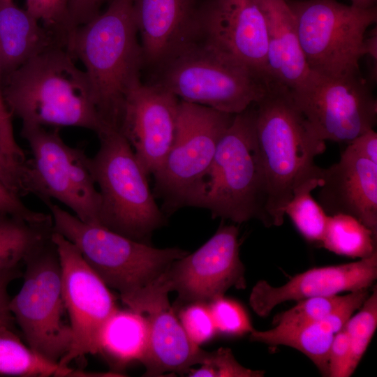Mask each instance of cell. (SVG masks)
<instances>
[{"instance_id":"cell-7","label":"cell","mask_w":377,"mask_h":377,"mask_svg":"<svg viewBox=\"0 0 377 377\" xmlns=\"http://www.w3.org/2000/svg\"><path fill=\"white\" fill-rule=\"evenodd\" d=\"M235 115L179 100L172 145L152 175L163 212L202 208L206 177L219 142Z\"/></svg>"},{"instance_id":"cell-44","label":"cell","mask_w":377,"mask_h":377,"mask_svg":"<svg viewBox=\"0 0 377 377\" xmlns=\"http://www.w3.org/2000/svg\"><path fill=\"white\" fill-rule=\"evenodd\" d=\"M353 6L362 8H368L375 6L376 0H350Z\"/></svg>"},{"instance_id":"cell-10","label":"cell","mask_w":377,"mask_h":377,"mask_svg":"<svg viewBox=\"0 0 377 377\" xmlns=\"http://www.w3.org/2000/svg\"><path fill=\"white\" fill-rule=\"evenodd\" d=\"M21 135L32 155L25 163L27 193L44 203L54 199L82 221L100 225L101 195L84 151L65 143L59 128L22 126Z\"/></svg>"},{"instance_id":"cell-12","label":"cell","mask_w":377,"mask_h":377,"mask_svg":"<svg viewBox=\"0 0 377 377\" xmlns=\"http://www.w3.org/2000/svg\"><path fill=\"white\" fill-rule=\"evenodd\" d=\"M293 101L321 140L348 143L374 129L377 100L361 74L334 77L312 72Z\"/></svg>"},{"instance_id":"cell-8","label":"cell","mask_w":377,"mask_h":377,"mask_svg":"<svg viewBox=\"0 0 377 377\" xmlns=\"http://www.w3.org/2000/svg\"><path fill=\"white\" fill-rule=\"evenodd\" d=\"M161 69V82L179 100L228 114L257 103L269 84L250 69L196 39Z\"/></svg>"},{"instance_id":"cell-1","label":"cell","mask_w":377,"mask_h":377,"mask_svg":"<svg viewBox=\"0 0 377 377\" xmlns=\"http://www.w3.org/2000/svg\"><path fill=\"white\" fill-rule=\"evenodd\" d=\"M2 94L22 126L104 128L84 70L65 46L53 45L5 77Z\"/></svg>"},{"instance_id":"cell-32","label":"cell","mask_w":377,"mask_h":377,"mask_svg":"<svg viewBox=\"0 0 377 377\" xmlns=\"http://www.w3.org/2000/svg\"><path fill=\"white\" fill-rule=\"evenodd\" d=\"M191 377H262L263 370H253L240 364L230 349L220 348L208 352L205 360L199 369H191L187 374Z\"/></svg>"},{"instance_id":"cell-22","label":"cell","mask_w":377,"mask_h":377,"mask_svg":"<svg viewBox=\"0 0 377 377\" xmlns=\"http://www.w3.org/2000/svg\"><path fill=\"white\" fill-rule=\"evenodd\" d=\"M63 44L13 0H0V70L4 77L55 45Z\"/></svg>"},{"instance_id":"cell-29","label":"cell","mask_w":377,"mask_h":377,"mask_svg":"<svg viewBox=\"0 0 377 377\" xmlns=\"http://www.w3.org/2000/svg\"><path fill=\"white\" fill-rule=\"evenodd\" d=\"M360 310L350 316L343 326L350 346V371L358 366L377 327V290L375 289L360 307Z\"/></svg>"},{"instance_id":"cell-27","label":"cell","mask_w":377,"mask_h":377,"mask_svg":"<svg viewBox=\"0 0 377 377\" xmlns=\"http://www.w3.org/2000/svg\"><path fill=\"white\" fill-rule=\"evenodd\" d=\"M73 369L63 368L25 345L15 333L0 334V374L23 377L71 376Z\"/></svg>"},{"instance_id":"cell-19","label":"cell","mask_w":377,"mask_h":377,"mask_svg":"<svg viewBox=\"0 0 377 377\" xmlns=\"http://www.w3.org/2000/svg\"><path fill=\"white\" fill-rule=\"evenodd\" d=\"M133 9L144 63L161 68L197 39L192 0H133Z\"/></svg>"},{"instance_id":"cell-31","label":"cell","mask_w":377,"mask_h":377,"mask_svg":"<svg viewBox=\"0 0 377 377\" xmlns=\"http://www.w3.org/2000/svg\"><path fill=\"white\" fill-rule=\"evenodd\" d=\"M208 304L217 333L239 336L254 329L246 311L237 302L223 295L211 300Z\"/></svg>"},{"instance_id":"cell-25","label":"cell","mask_w":377,"mask_h":377,"mask_svg":"<svg viewBox=\"0 0 377 377\" xmlns=\"http://www.w3.org/2000/svg\"><path fill=\"white\" fill-rule=\"evenodd\" d=\"M52 231V221L31 223L0 213V270L18 267L50 239Z\"/></svg>"},{"instance_id":"cell-35","label":"cell","mask_w":377,"mask_h":377,"mask_svg":"<svg viewBox=\"0 0 377 377\" xmlns=\"http://www.w3.org/2000/svg\"><path fill=\"white\" fill-rule=\"evenodd\" d=\"M0 213L18 216L31 223L52 221L51 214L35 212L27 207L20 196L10 189L0 179Z\"/></svg>"},{"instance_id":"cell-23","label":"cell","mask_w":377,"mask_h":377,"mask_svg":"<svg viewBox=\"0 0 377 377\" xmlns=\"http://www.w3.org/2000/svg\"><path fill=\"white\" fill-rule=\"evenodd\" d=\"M149 335V323L145 314L131 309L117 308L99 332L97 353L118 368L134 362H142L147 349Z\"/></svg>"},{"instance_id":"cell-16","label":"cell","mask_w":377,"mask_h":377,"mask_svg":"<svg viewBox=\"0 0 377 377\" xmlns=\"http://www.w3.org/2000/svg\"><path fill=\"white\" fill-rule=\"evenodd\" d=\"M179 103L161 85L140 81L126 96L119 131L147 176L158 169L172 145Z\"/></svg>"},{"instance_id":"cell-28","label":"cell","mask_w":377,"mask_h":377,"mask_svg":"<svg viewBox=\"0 0 377 377\" xmlns=\"http://www.w3.org/2000/svg\"><path fill=\"white\" fill-rule=\"evenodd\" d=\"M320 175L300 183L283 209L285 216H288L302 237L318 245L323 239L328 220V215L311 195L312 191L320 186Z\"/></svg>"},{"instance_id":"cell-41","label":"cell","mask_w":377,"mask_h":377,"mask_svg":"<svg viewBox=\"0 0 377 377\" xmlns=\"http://www.w3.org/2000/svg\"><path fill=\"white\" fill-rule=\"evenodd\" d=\"M358 154L377 163V133L371 129L347 143Z\"/></svg>"},{"instance_id":"cell-4","label":"cell","mask_w":377,"mask_h":377,"mask_svg":"<svg viewBox=\"0 0 377 377\" xmlns=\"http://www.w3.org/2000/svg\"><path fill=\"white\" fill-rule=\"evenodd\" d=\"M53 230L72 242L109 288L128 306L156 281L170 264L188 252L177 247L158 249L126 237L101 225L89 224L52 201Z\"/></svg>"},{"instance_id":"cell-3","label":"cell","mask_w":377,"mask_h":377,"mask_svg":"<svg viewBox=\"0 0 377 377\" xmlns=\"http://www.w3.org/2000/svg\"><path fill=\"white\" fill-rule=\"evenodd\" d=\"M256 133L267 186V228L284 222L283 209L293 189L305 179L319 176L314 163L325 141L317 136L295 105L290 91L271 82L255 103Z\"/></svg>"},{"instance_id":"cell-18","label":"cell","mask_w":377,"mask_h":377,"mask_svg":"<svg viewBox=\"0 0 377 377\" xmlns=\"http://www.w3.org/2000/svg\"><path fill=\"white\" fill-rule=\"evenodd\" d=\"M318 188L327 215H350L377 234V163L347 145L338 162L322 168Z\"/></svg>"},{"instance_id":"cell-24","label":"cell","mask_w":377,"mask_h":377,"mask_svg":"<svg viewBox=\"0 0 377 377\" xmlns=\"http://www.w3.org/2000/svg\"><path fill=\"white\" fill-rule=\"evenodd\" d=\"M337 332L327 318L298 325H275L273 328L250 332L252 341L269 346H285L304 354L323 376H329V351Z\"/></svg>"},{"instance_id":"cell-42","label":"cell","mask_w":377,"mask_h":377,"mask_svg":"<svg viewBox=\"0 0 377 377\" xmlns=\"http://www.w3.org/2000/svg\"><path fill=\"white\" fill-rule=\"evenodd\" d=\"M362 54L367 56L370 59L371 77L373 80L376 81V72H377V30L375 27L371 31L369 34L368 37L364 38Z\"/></svg>"},{"instance_id":"cell-33","label":"cell","mask_w":377,"mask_h":377,"mask_svg":"<svg viewBox=\"0 0 377 377\" xmlns=\"http://www.w3.org/2000/svg\"><path fill=\"white\" fill-rule=\"evenodd\" d=\"M179 320L188 337L198 346L210 341L217 333L208 303L185 304L179 313Z\"/></svg>"},{"instance_id":"cell-30","label":"cell","mask_w":377,"mask_h":377,"mask_svg":"<svg viewBox=\"0 0 377 377\" xmlns=\"http://www.w3.org/2000/svg\"><path fill=\"white\" fill-rule=\"evenodd\" d=\"M346 295L312 297L298 301L293 308L277 314L275 325H298L318 322L327 318L346 300Z\"/></svg>"},{"instance_id":"cell-11","label":"cell","mask_w":377,"mask_h":377,"mask_svg":"<svg viewBox=\"0 0 377 377\" xmlns=\"http://www.w3.org/2000/svg\"><path fill=\"white\" fill-rule=\"evenodd\" d=\"M24 263L22 286L10 298V310L27 346L59 364L71 348L73 333L64 320L61 267L51 237Z\"/></svg>"},{"instance_id":"cell-9","label":"cell","mask_w":377,"mask_h":377,"mask_svg":"<svg viewBox=\"0 0 377 377\" xmlns=\"http://www.w3.org/2000/svg\"><path fill=\"white\" fill-rule=\"evenodd\" d=\"M287 1V0H286ZM310 70L325 76L360 75V60L376 6L362 8L336 0L287 1Z\"/></svg>"},{"instance_id":"cell-14","label":"cell","mask_w":377,"mask_h":377,"mask_svg":"<svg viewBox=\"0 0 377 377\" xmlns=\"http://www.w3.org/2000/svg\"><path fill=\"white\" fill-rule=\"evenodd\" d=\"M61 267V291L69 325L72 346L60 360L61 367L80 357L97 353V339L105 322L118 308L110 288L89 267L78 249L59 233L52 231Z\"/></svg>"},{"instance_id":"cell-15","label":"cell","mask_w":377,"mask_h":377,"mask_svg":"<svg viewBox=\"0 0 377 377\" xmlns=\"http://www.w3.org/2000/svg\"><path fill=\"white\" fill-rule=\"evenodd\" d=\"M197 39L272 82L267 21L259 0H207L198 11Z\"/></svg>"},{"instance_id":"cell-43","label":"cell","mask_w":377,"mask_h":377,"mask_svg":"<svg viewBox=\"0 0 377 377\" xmlns=\"http://www.w3.org/2000/svg\"><path fill=\"white\" fill-rule=\"evenodd\" d=\"M44 0H27L26 10L39 22L42 15Z\"/></svg>"},{"instance_id":"cell-6","label":"cell","mask_w":377,"mask_h":377,"mask_svg":"<svg viewBox=\"0 0 377 377\" xmlns=\"http://www.w3.org/2000/svg\"><path fill=\"white\" fill-rule=\"evenodd\" d=\"M267 186L256 133L255 103L236 114L221 138L205 179L202 208L213 218L267 227Z\"/></svg>"},{"instance_id":"cell-37","label":"cell","mask_w":377,"mask_h":377,"mask_svg":"<svg viewBox=\"0 0 377 377\" xmlns=\"http://www.w3.org/2000/svg\"><path fill=\"white\" fill-rule=\"evenodd\" d=\"M25 163L15 158L0 147V179L20 197L27 194Z\"/></svg>"},{"instance_id":"cell-38","label":"cell","mask_w":377,"mask_h":377,"mask_svg":"<svg viewBox=\"0 0 377 377\" xmlns=\"http://www.w3.org/2000/svg\"><path fill=\"white\" fill-rule=\"evenodd\" d=\"M20 275L18 267L0 270V334L15 332V320L10 310L8 288Z\"/></svg>"},{"instance_id":"cell-36","label":"cell","mask_w":377,"mask_h":377,"mask_svg":"<svg viewBox=\"0 0 377 377\" xmlns=\"http://www.w3.org/2000/svg\"><path fill=\"white\" fill-rule=\"evenodd\" d=\"M68 0H44L40 22L64 44L68 24Z\"/></svg>"},{"instance_id":"cell-2","label":"cell","mask_w":377,"mask_h":377,"mask_svg":"<svg viewBox=\"0 0 377 377\" xmlns=\"http://www.w3.org/2000/svg\"><path fill=\"white\" fill-rule=\"evenodd\" d=\"M133 0H113L106 10L69 31L64 46L88 77L104 128L119 130L126 94L144 64Z\"/></svg>"},{"instance_id":"cell-21","label":"cell","mask_w":377,"mask_h":377,"mask_svg":"<svg viewBox=\"0 0 377 377\" xmlns=\"http://www.w3.org/2000/svg\"><path fill=\"white\" fill-rule=\"evenodd\" d=\"M268 27L267 70L269 80L295 91L312 75L286 0H259Z\"/></svg>"},{"instance_id":"cell-34","label":"cell","mask_w":377,"mask_h":377,"mask_svg":"<svg viewBox=\"0 0 377 377\" xmlns=\"http://www.w3.org/2000/svg\"><path fill=\"white\" fill-rule=\"evenodd\" d=\"M350 346L343 327L334 335L329 351V376L348 377L350 371Z\"/></svg>"},{"instance_id":"cell-39","label":"cell","mask_w":377,"mask_h":377,"mask_svg":"<svg viewBox=\"0 0 377 377\" xmlns=\"http://www.w3.org/2000/svg\"><path fill=\"white\" fill-rule=\"evenodd\" d=\"M0 70V147L8 154L19 161L26 159L22 149L17 145L13 135L11 117L2 94Z\"/></svg>"},{"instance_id":"cell-13","label":"cell","mask_w":377,"mask_h":377,"mask_svg":"<svg viewBox=\"0 0 377 377\" xmlns=\"http://www.w3.org/2000/svg\"><path fill=\"white\" fill-rule=\"evenodd\" d=\"M238 236L235 225L220 226L195 251L173 261L154 286L167 293L176 291L180 305L208 303L230 288H246Z\"/></svg>"},{"instance_id":"cell-40","label":"cell","mask_w":377,"mask_h":377,"mask_svg":"<svg viewBox=\"0 0 377 377\" xmlns=\"http://www.w3.org/2000/svg\"><path fill=\"white\" fill-rule=\"evenodd\" d=\"M103 0H68L66 34L97 15Z\"/></svg>"},{"instance_id":"cell-5","label":"cell","mask_w":377,"mask_h":377,"mask_svg":"<svg viewBox=\"0 0 377 377\" xmlns=\"http://www.w3.org/2000/svg\"><path fill=\"white\" fill-rule=\"evenodd\" d=\"M100 146L89 159L99 188L101 226L130 239L147 243L166 223L148 185L147 175L119 129L105 127L98 134Z\"/></svg>"},{"instance_id":"cell-26","label":"cell","mask_w":377,"mask_h":377,"mask_svg":"<svg viewBox=\"0 0 377 377\" xmlns=\"http://www.w3.org/2000/svg\"><path fill=\"white\" fill-rule=\"evenodd\" d=\"M376 236L356 218L339 213L328 215L320 246L337 255L362 259L377 253Z\"/></svg>"},{"instance_id":"cell-20","label":"cell","mask_w":377,"mask_h":377,"mask_svg":"<svg viewBox=\"0 0 377 377\" xmlns=\"http://www.w3.org/2000/svg\"><path fill=\"white\" fill-rule=\"evenodd\" d=\"M143 314L149 327L147 349L141 362L146 368L145 376L187 374L192 366L203 363L208 352L188 337L168 298L151 305Z\"/></svg>"},{"instance_id":"cell-17","label":"cell","mask_w":377,"mask_h":377,"mask_svg":"<svg viewBox=\"0 0 377 377\" xmlns=\"http://www.w3.org/2000/svg\"><path fill=\"white\" fill-rule=\"evenodd\" d=\"M376 279L375 253L355 262L309 269L278 287L260 280L251 290L249 304L257 315L265 317L283 302L369 288Z\"/></svg>"}]
</instances>
